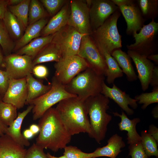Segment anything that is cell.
I'll return each instance as SVG.
<instances>
[{"mask_svg":"<svg viewBox=\"0 0 158 158\" xmlns=\"http://www.w3.org/2000/svg\"><path fill=\"white\" fill-rule=\"evenodd\" d=\"M39 134L35 143L44 149L56 152L64 149L71 141L72 136L62 122L55 108L47 111L39 118Z\"/></svg>","mask_w":158,"mask_h":158,"instance_id":"1","label":"cell"},{"mask_svg":"<svg viewBox=\"0 0 158 158\" xmlns=\"http://www.w3.org/2000/svg\"><path fill=\"white\" fill-rule=\"evenodd\" d=\"M85 101L77 97H70L61 101L55 108L72 136L80 133L89 135L90 133L89 118Z\"/></svg>","mask_w":158,"mask_h":158,"instance_id":"2","label":"cell"},{"mask_svg":"<svg viewBox=\"0 0 158 158\" xmlns=\"http://www.w3.org/2000/svg\"><path fill=\"white\" fill-rule=\"evenodd\" d=\"M109 99L102 94L88 97L85 101L90 125L89 136L99 144L105 138L112 116L107 113Z\"/></svg>","mask_w":158,"mask_h":158,"instance_id":"3","label":"cell"},{"mask_svg":"<svg viewBox=\"0 0 158 158\" xmlns=\"http://www.w3.org/2000/svg\"><path fill=\"white\" fill-rule=\"evenodd\" d=\"M104 76L88 67L65 86L67 92L85 101L88 97L101 94Z\"/></svg>","mask_w":158,"mask_h":158,"instance_id":"4","label":"cell"},{"mask_svg":"<svg viewBox=\"0 0 158 158\" xmlns=\"http://www.w3.org/2000/svg\"><path fill=\"white\" fill-rule=\"evenodd\" d=\"M121 14L119 10L117 11L102 25L92 32L93 40L99 49L105 50L111 54L114 50L122 47L121 36L117 26Z\"/></svg>","mask_w":158,"mask_h":158,"instance_id":"5","label":"cell"},{"mask_svg":"<svg viewBox=\"0 0 158 158\" xmlns=\"http://www.w3.org/2000/svg\"><path fill=\"white\" fill-rule=\"evenodd\" d=\"M158 23L152 19L149 23L144 25L138 33L133 34L135 42L127 45V49L147 57L156 54L158 47Z\"/></svg>","mask_w":158,"mask_h":158,"instance_id":"6","label":"cell"},{"mask_svg":"<svg viewBox=\"0 0 158 158\" xmlns=\"http://www.w3.org/2000/svg\"><path fill=\"white\" fill-rule=\"evenodd\" d=\"M51 87L47 92L30 101L28 104L33 106L32 110L33 119L40 118L48 109L62 100L70 97H77L66 91L65 86L54 76L52 79Z\"/></svg>","mask_w":158,"mask_h":158,"instance_id":"7","label":"cell"},{"mask_svg":"<svg viewBox=\"0 0 158 158\" xmlns=\"http://www.w3.org/2000/svg\"><path fill=\"white\" fill-rule=\"evenodd\" d=\"M88 67L86 61L78 55L62 57L54 64L55 71L54 76L65 86Z\"/></svg>","mask_w":158,"mask_h":158,"instance_id":"8","label":"cell"},{"mask_svg":"<svg viewBox=\"0 0 158 158\" xmlns=\"http://www.w3.org/2000/svg\"><path fill=\"white\" fill-rule=\"evenodd\" d=\"M85 35L67 25L54 34L51 42L59 47L62 57L77 55L82 38Z\"/></svg>","mask_w":158,"mask_h":158,"instance_id":"9","label":"cell"},{"mask_svg":"<svg viewBox=\"0 0 158 158\" xmlns=\"http://www.w3.org/2000/svg\"><path fill=\"white\" fill-rule=\"evenodd\" d=\"M77 55L84 59L89 67L106 76L107 67L105 61L89 35H85L82 37Z\"/></svg>","mask_w":158,"mask_h":158,"instance_id":"10","label":"cell"},{"mask_svg":"<svg viewBox=\"0 0 158 158\" xmlns=\"http://www.w3.org/2000/svg\"><path fill=\"white\" fill-rule=\"evenodd\" d=\"M70 12L67 25L75 28L81 34H91L89 8L82 0H73L70 3Z\"/></svg>","mask_w":158,"mask_h":158,"instance_id":"11","label":"cell"},{"mask_svg":"<svg viewBox=\"0 0 158 158\" xmlns=\"http://www.w3.org/2000/svg\"><path fill=\"white\" fill-rule=\"evenodd\" d=\"M4 63L5 71L9 79L26 78L31 73L33 67L31 57L16 53L5 56Z\"/></svg>","mask_w":158,"mask_h":158,"instance_id":"12","label":"cell"},{"mask_svg":"<svg viewBox=\"0 0 158 158\" xmlns=\"http://www.w3.org/2000/svg\"><path fill=\"white\" fill-rule=\"evenodd\" d=\"M92 31L100 27L113 13L119 10L111 0H87Z\"/></svg>","mask_w":158,"mask_h":158,"instance_id":"13","label":"cell"},{"mask_svg":"<svg viewBox=\"0 0 158 158\" xmlns=\"http://www.w3.org/2000/svg\"><path fill=\"white\" fill-rule=\"evenodd\" d=\"M28 96V88L26 78L20 79H9L8 88L2 100L11 103L18 109L25 104Z\"/></svg>","mask_w":158,"mask_h":158,"instance_id":"14","label":"cell"},{"mask_svg":"<svg viewBox=\"0 0 158 158\" xmlns=\"http://www.w3.org/2000/svg\"><path fill=\"white\" fill-rule=\"evenodd\" d=\"M101 94L113 100L128 115H132L134 113V110L129 108V106L134 109L138 107L137 101L135 99L131 98L129 95L122 91L114 83L113 87H110L104 82Z\"/></svg>","mask_w":158,"mask_h":158,"instance_id":"15","label":"cell"},{"mask_svg":"<svg viewBox=\"0 0 158 158\" xmlns=\"http://www.w3.org/2000/svg\"><path fill=\"white\" fill-rule=\"evenodd\" d=\"M127 23L126 33L133 35L140 30L144 25L145 20L142 16L136 1L118 7Z\"/></svg>","mask_w":158,"mask_h":158,"instance_id":"16","label":"cell"},{"mask_svg":"<svg viewBox=\"0 0 158 158\" xmlns=\"http://www.w3.org/2000/svg\"><path fill=\"white\" fill-rule=\"evenodd\" d=\"M127 54L135 64L138 73V78L140 80L142 90L145 91L148 89L150 85L155 65L146 57L134 51L128 50Z\"/></svg>","mask_w":158,"mask_h":158,"instance_id":"17","label":"cell"},{"mask_svg":"<svg viewBox=\"0 0 158 158\" xmlns=\"http://www.w3.org/2000/svg\"><path fill=\"white\" fill-rule=\"evenodd\" d=\"M26 151L7 134L0 136V158H25Z\"/></svg>","mask_w":158,"mask_h":158,"instance_id":"18","label":"cell"},{"mask_svg":"<svg viewBox=\"0 0 158 158\" xmlns=\"http://www.w3.org/2000/svg\"><path fill=\"white\" fill-rule=\"evenodd\" d=\"M112 113L114 116L120 118L121 121L118 123L119 129L121 131L127 132V144L131 145L141 141V136L136 129L137 124L140 121L139 118H135L130 119L123 110L121 114L117 112H113Z\"/></svg>","mask_w":158,"mask_h":158,"instance_id":"19","label":"cell"},{"mask_svg":"<svg viewBox=\"0 0 158 158\" xmlns=\"http://www.w3.org/2000/svg\"><path fill=\"white\" fill-rule=\"evenodd\" d=\"M33 105H29L21 112H18L17 117L13 122L8 127L6 133L17 143L24 146H29L30 143L21 132V128L23 121L26 116L32 110Z\"/></svg>","mask_w":158,"mask_h":158,"instance_id":"20","label":"cell"},{"mask_svg":"<svg viewBox=\"0 0 158 158\" xmlns=\"http://www.w3.org/2000/svg\"><path fill=\"white\" fill-rule=\"evenodd\" d=\"M70 13L68 4L64 5L48 22L41 32L42 36L54 34L67 24Z\"/></svg>","mask_w":158,"mask_h":158,"instance_id":"21","label":"cell"},{"mask_svg":"<svg viewBox=\"0 0 158 158\" xmlns=\"http://www.w3.org/2000/svg\"><path fill=\"white\" fill-rule=\"evenodd\" d=\"M125 146L126 144L122 137L116 133L109 138L106 145L97 148L93 152V158L102 157L116 158L121 152V149Z\"/></svg>","mask_w":158,"mask_h":158,"instance_id":"22","label":"cell"},{"mask_svg":"<svg viewBox=\"0 0 158 158\" xmlns=\"http://www.w3.org/2000/svg\"><path fill=\"white\" fill-rule=\"evenodd\" d=\"M48 22V19L45 17L28 25L22 36L15 44L13 51L16 52L33 40L39 37L41 35L42 30Z\"/></svg>","mask_w":158,"mask_h":158,"instance_id":"23","label":"cell"},{"mask_svg":"<svg viewBox=\"0 0 158 158\" xmlns=\"http://www.w3.org/2000/svg\"><path fill=\"white\" fill-rule=\"evenodd\" d=\"M111 55L117 62L123 73L126 75L129 81L133 82L137 79V75L132 65L131 59L127 53L118 48L114 50Z\"/></svg>","mask_w":158,"mask_h":158,"instance_id":"24","label":"cell"},{"mask_svg":"<svg viewBox=\"0 0 158 158\" xmlns=\"http://www.w3.org/2000/svg\"><path fill=\"white\" fill-rule=\"evenodd\" d=\"M54 35L53 34L36 38L18 50L15 53L28 56L33 60L44 47L51 42Z\"/></svg>","mask_w":158,"mask_h":158,"instance_id":"25","label":"cell"},{"mask_svg":"<svg viewBox=\"0 0 158 158\" xmlns=\"http://www.w3.org/2000/svg\"><path fill=\"white\" fill-rule=\"evenodd\" d=\"M26 80L28 88V96L25 104L31 101L47 92L51 87V83L45 85L41 80L35 78L32 73L27 75Z\"/></svg>","mask_w":158,"mask_h":158,"instance_id":"26","label":"cell"},{"mask_svg":"<svg viewBox=\"0 0 158 158\" xmlns=\"http://www.w3.org/2000/svg\"><path fill=\"white\" fill-rule=\"evenodd\" d=\"M62 57L59 47L51 42L44 47L32 60L33 66L40 63L58 61Z\"/></svg>","mask_w":158,"mask_h":158,"instance_id":"27","label":"cell"},{"mask_svg":"<svg viewBox=\"0 0 158 158\" xmlns=\"http://www.w3.org/2000/svg\"><path fill=\"white\" fill-rule=\"evenodd\" d=\"M3 20L11 38L17 41L19 40L25 30L20 21L8 9Z\"/></svg>","mask_w":158,"mask_h":158,"instance_id":"28","label":"cell"},{"mask_svg":"<svg viewBox=\"0 0 158 158\" xmlns=\"http://www.w3.org/2000/svg\"><path fill=\"white\" fill-rule=\"evenodd\" d=\"M107 67L106 80L109 84H113L116 78L122 77L123 73L117 62L111 55L104 49H99Z\"/></svg>","mask_w":158,"mask_h":158,"instance_id":"29","label":"cell"},{"mask_svg":"<svg viewBox=\"0 0 158 158\" xmlns=\"http://www.w3.org/2000/svg\"><path fill=\"white\" fill-rule=\"evenodd\" d=\"M136 3L145 20L154 19L158 15V0H137Z\"/></svg>","mask_w":158,"mask_h":158,"instance_id":"30","label":"cell"},{"mask_svg":"<svg viewBox=\"0 0 158 158\" xmlns=\"http://www.w3.org/2000/svg\"><path fill=\"white\" fill-rule=\"evenodd\" d=\"M30 1L23 0L17 5L8 7V9L20 21L25 30L28 25V12Z\"/></svg>","mask_w":158,"mask_h":158,"instance_id":"31","label":"cell"},{"mask_svg":"<svg viewBox=\"0 0 158 158\" xmlns=\"http://www.w3.org/2000/svg\"><path fill=\"white\" fill-rule=\"evenodd\" d=\"M17 109L13 104L0 101V120L8 126L17 117Z\"/></svg>","mask_w":158,"mask_h":158,"instance_id":"32","label":"cell"},{"mask_svg":"<svg viewBox=\"0 0 158 158\" xmlns=\"http://www.w3.org/2000/svg\"><path fill=\"white\" fill-rule=\"evenodd\" d=\"M0 45L5 56L11 54L15 46L2 19H0Z\"/></svg>","mask_w":158,"mask_h":158,"instance_id":"33","label":"cell"},{"mask_svg":"<svg viewBox=\"0 0 158 158\" xmlns=\"http://www.w3.org/2000/svg\"><path fill=\"white\" fill-rule=\"evenodd\" d=\"M140 136L141 143L148 157L154 156L158 158V143L156 140L146 130L142 131Z\"/></svg>","mask_w":158,"mask_h":158,"instance_id":"34","label":"cell"},{"mask_svg":"<svg viewBox=\"0 0 158 158\" xmlns=\"http://www.w3.org/2000/svg\"><path fill=\"white\" fill-rule=\"evenodd\" d=\"M43 6L37 0H31L28 12V25L45 17L46 13Z\"/></svg>","mask_w":158,"mask_h":158,"instance_id":"35","label":"cell"},{"mask_svg":"<svg viewBox=\"0 0 158 158\" xmlns=\"http://www.w3.org/2000/svg\"><path fill=\"white\" fill-rule=\"evenodd\" d=\"M134 99L137 103L142 104L141 107L142 109H145L150 105L158 103V87L153 88L151 92L143 93L137 95Z\"/></svg>","mask_w":158,"mask_h":158,"instance_id":"36","label":"cell"},{"mask_svg":"<svg viewBox=\"0 0 158 158\" xmlns=\"http://www.w3.org/2000/svg\"><path fill=\"white\" fill-rule=\"evenodd\" d=\"M64 149L63 155L68 158H93V152H84L75 146H67Z\"/></svg>","mask_w":158,"mask_h":158,"instance_id":"37","label":"cell"},{"mask_svg":"<svg viewBox=\"0 0 158 158\" xmlns=\"http://www.w3.org/2000/svg\"><path fill=\"white\" fill-rule=\"evenodd\" d=\"M40 1L51 16L55 15L66 1L64 0H40Z\"/></svg>","mask_w":158,"mask_h":158,"instance_id":"38","label":"cell"},{"mask_svg":"<svg viewBox=\"0 0 158 158\" xmlns=\"http://www.w3.org/2000/svg\"><path fill=\"white\" fill-rule=\"evenodd\" d=\"M128 155L131 158H148L142 146L141 141L128 146Z\"/></svg>","mask_w":158,"mask_h":158,"instance_id":"39","label":"cell"},{"mask_svg":"<svg viewBox=\"0 0 158 158\" xmlns=\"http://www.w3.org/2000/svg\"><path fill=\"white\" fill-rule=\"evenodd\" d=\"M44 149L35 143H34L27 150L25 158H48Z\"/></svg>","mask_w":158,"mask_h":158,"instance_id":"40","label":"cell"},{"mask_svg":"<svg viewBox=\"0 0 158 158\" xmlns=\"http://www.w3.org/2000/svg\"><path fill=\"white\" fill-rule=\"evenodd\" d=\"M32 73L38 78L46 79L49 75V71L45 66L37 64L33 66Z\"/></svg>","mask_w":158,"mask_h":158,"instance_id":"41","label":"cell"},{"mask_svg":"<svg viewBox=\"0 0 158 158\" xmlns=\"http://www.w3.org/2000/svg\"><path fill=\"white\" fill-rule=\"evenodd\" d=\"M9 79L5 71L0 69V95L3 96L8 86Z\"/></svg>","mask_w":158,"mask_h":158,"instance_id":"42","label":"cell"},{"mask_svg":"<svg viewBox=\"0 0 158 158\" xmlns=\"http://www.w3.org/2000/svg\"><path fill=\"white\" fill-rule=\"evenodd\" d=\"M150 84L153 88L158 87V67L154 66L152 74Z\"/></svg>","mask_w":158,"mask_h":158,"instance_id":"43","label":"cell"},{"mask_svg":"<svg viewBox=\"0 0 158 158\" xmlns=\"http://www.w3.org/2000/svg\"><path fill=\"white\" fill-rule=\"evenodd\" d=\"M147 133L152 137L158 143V128L153 124L150 125Z\"/></svg>","mask_w":158,"mask_h":158,"instance_id":"44","label":"cell"},{"mask_svg":"<svg viewBox=\"0 0 158 158\" xmlns=\"http://www.w3.org/2000/svg\"><path fill=\"white\" fill-rule=\"evenodd\" d=\"M8 7L7 0H0V19H4Z\"/></svg>","mask_w":158,"mask_h":158,"instance_id":"45","label":"cell"},{"mask_svg":"<svg viewBox=\"0 0 158 158\" xmlns=\"http://www.w3.org/2000/svg\"><path fill=\"white\" fill-rule=\"evenodd\" d=\"M118 7L120 6L130 4L134 1L133 0H111Z\"/></svg>","mask_w":158,"mask_h":158,"instance_id":"46","label":"cell"},{"mask_svg":"<svg viewBox=\"0 0 158 158\" xmlns=\"http://www.w3.org/2000/svg\"><path fill=\"white\" fill-rule=\"evenodd\" d=\"M23 135L28 140L29 139L32 138L34 135V134L29 129H26L25 130L23 131Z\"/></svg>","mask_w":158,"mask_h":158,"instance_id":"47","label":"cell"},{"mask_svg":"<svg viewBox=\"0 0 158 158\" xmlns=\"http://www.w3.org/2000/svg\"><path fill=\"white\" fill-rule=\"evenodd\" d=\"M29 129L31 131L34 135L36 134L40 131V128L38 125L32 124L30 127Z\"/></svg>","mask_w":158,"mask_h":158,"instance_id":"48","label":"cell"},{"mask_svg":"<svg viewBox=\"0 0 158 158\" xmlns=\"http://www.w3.org/2000/svg\"><path fill=\"white\" fill-rule=\"evenodd\" d=\"M7 128L0 120V136L6 133Z\"/></svg>","mask_w":158,"mask_h":158,"instance_id":"49","label":"cell"},{"mask_svg":"<svg viewBox=\"0 0 158 158\" xmlns=\"http://www.w3.org/2000/svg\"><path fill=\"white\" fill-rule=\"evenodd\" d=\"M147 58L150 61H152L157 64H158V54H151L148 56Z\"/></svg>","mask_w":158,"mask_h":158,"instance_id":"50","label":"cell"},{"mask_svg":"<svg viewBox=\"0 0 158 158\" xmlns=\"http://www.w3.org/2000/svg\"><path fill=\"white\" fill-rule=\"evenodd\" d=\"M152 114L153 117L157 119L158 118V104L155 106L152 109Z\"/></svg>","mask_w":158,"mask_h":158,"instance_id":"51","label":"cell"},{"mask_svg":"<svg viewBox=\"0 0 158 158\" xmlns=\"http://www.w3.org/2000/svg\"><path fill=\"white\" fill-rule=\"evenodd\" d=\"M23 0H7L8 6H15L21 3Z\"/></svg>","mask_w":158,"mask_h":158,"instance_id":"52","label":"cell"},{"mask_svg":"<svg viewBox=\"0 0 158 158\" xmlns=\"http://www.w3.org/2000/svg\"><path fill=\"white\" fill-rule=\"evenodd\" d=\"M2 51L0 48V67H5L4 63V56Z\"/></svg>","mask_w":158,"mask_h":158,"instance_id":"53","label":"cell"},{"mask_svg":"<svg viewBox=\"0 0 158 158\" xmlns=\"http://www.w3.org/2000/svg\"><path fill=\"white\" fill-rule=\"evenodd\" d=\"M47 155L48 158H68L63 155L60 156L59 157H55L54 156L52 155L49 152H47Z\"/></svg>","mask_w":158,"mask_h":158,"instance_id":"54","label":"cell"},{"mask_svg":"<svg viewBox=\"0 0 158 158\" xmlns=\"http://www.w3.org/2000/svg\"><path fill=\"white\" fill-rule=\"evenodd\" d=\"M3 96L0 95V101L2 100Z\"/></svg>","mask_w":158,"mask_h":158,"instance_id":"55","label":"cell"}]
</instances>
